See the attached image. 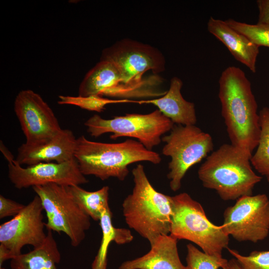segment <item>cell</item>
<instances>
[{
  "mask_svg": "<svg viewBox=\"0 0 269 269\" xmlns=\"http://www.w3.org/2000/svg\"><path fill=\"white\" fill-rule=\"evenodd\" d=\"M221 114L233 145L252 156L261 134L258 105L244 72L231 66L219 80Z\"/></svg>",
  "mask_w": 269,
  "mask_h": 269,
  "instance_id": "6da1fadb",
  "label": "cell"
},
{
  "mask_svg": "<svg viewBox=\"0 0 269 269\" xmlns=\"http://www.w3.org/2000/svg\"><path fill=\"white\" fill-rule=\"evenodd\" d=\"M74 157L83 175L102 180L115 177L123 181L129 174V165L141 161L157 164L161 161L158 153L147 149L138 140L107 143L91 141L84 135L77 138Z\"/></svg>",
  "mask_w": 269,
  "mask_h": 269,
  "instance_id": "7a4b0ae2",
  "label": "cell"
},
{
  "mask_svg": "<svg viewBox=\"0 0 269 269\" xmlns=\"http://www.w3.org/2000/svg\"><path fill=\"white\" fill-rule=\"evenodd\" d=\"M252 156L231 144H224L206 158L198 170L203 186L214 190L223 200L253 195L262 180L253 170Z\"/></svg>",
  "mask_w": 269,
  "mask_h": 269,
  "instance_id": "3957f363",
  "label": "cell"
},
{
  "mask_svg": "<svg viewBox=\"0 0 269 269\" xmlns=\"http://www.w3.org/2000/svg\"><path fill=\"white\" fill-rule=\"evenodd\" d=\"M132 172L134 185L123 202V216L128 226L151 244L158 237L170 234L172 196L153 187L142 164Z\"/></svg>",
  "mask_w": 269,
  "mask_h": 269,
  "instance_id": "277c9868",
  "label": "cell"
},
{
  "mask_svg": "<svg viewBox=\"0 0 269 269\" xmlns=\"http://www.w3.org/2000/svg\"><path fill=\"white\" fill-rule=\"evenodd\" d=\"M100 60L113 63L128 84L146 92L150 97L163 96L167 91L159 88L162 81L158 76L143 77L149 71L157 74L165 70L164 58L153 47L124 39L103 50Z\"/></svg>",
  "mask_w": 269,
  "mask_h": 269,
  "instance_id": "5b68a950",
  "label": "cell"
},
{
  "mask_svg": "<svg viewBox=\"0 0 269 269\" xmlns=\"http://www.w3.org/2000/svg\"><path fill=\"white\" fill-rule=\"evenodd\" d=\"M172 201L170 235L177 240L195 244L209 255L222 257V251L228 248L229 236L222 226L210 222L201 204L188 193L172 196Z\"/></svg>",
  "mask_w": 269,
  "mask_h": 269,
  "instance_id": "8992f818",
  "label": "cell"
},
{
  "mask_svg": "<svg viewBox=\"0 0 269 269\" xmlns=\"http://www.w3.org/2000/svg\"><path fill=\"white\" fill-rule=\"evenodd\" d=\"M161 141L164 143L162 154L171 158L167 176L174 192L180 189L187 171L207 157L214 146L211 135L195 125L174 124L169 134L162 137Z\"/></svg>",
  "mask_w": 269,
  "mask_h": 269,
  "instance_id": "52a82bcc",
  "label": "cell"
},
{
  "mask_svg": "<svg viewBox=\"0 0 269 269\" xmlns=\"http://www.w3.org/2000/svg\"><path fill=\"white\" fill-rule=\"evenodd\" d=\"M84 125L92 136L111 133L112 139L123 136L134 138L149 150L159 145L162 135L170 132L174 125L158 109L148 114H127L110 119L94 115Z\"/></svg>",
  "mask_w": 269,
  "mask_h": 269,
  "instance_id": "ba28073f",
  "label": "cell"
},
{
  "mask_svg": "<svg viewBox=\"0 0 269 269\" xmlns=\"http://www.w3.org/2000/svg\"><path fill=\"white\" fill-rule=\"evenodd\" d=\"M32 188L46 212L47 230L64 233L71 245L78 247L91 227V218L73 200L66 186L49 183Z\"/></svg>",
  "mask_w": 269,
  "mask_h": 269,
  "instance_id": "9c48e42d",
  "label": "cell"
},
{
  "mask_svg": "<svg viewBox=\"0 0 269 269\" xmlns=\"http://www.w3.org/2000/svg\"><path fill=\"white\" fill-rule=\"evenodd\" d=\"M223 217L224 231L237 241H263L269 234V199L265 194L241 197Z\"/></svg>",
  "mask_w": 269,
  "mask_h": 269,
  "instance_id": "30bf717a",
  "label": "cell"
},
{
  "mask_svg": "<svg viewBox=\"0 0 269 269\" xmlns=\"http://www.w3.org/2000/svg\"><path fill=\"white\" fill-rule=\"evenodd\" d=\"M5 158L8 162L9 179L19 189L49 183L69 186L88 182L75 157L62 163H39L26 167H22L12 154Z\"/></svg>",
  "mask_w": 269,
  "mask_h": 269,
  "instance_id": "8fae6325",
  "label": "cell"
},
{
  "mask_svg": "<svg viewBox=\"0 0 269 269\" xmlns=\"http://www.w3.org/2000/svg\"><path fill=\"white\" fill-rule=\"evenodd\" d=\"M44 210L40 198L36 195L11 220L0 225V244L9 252L11 259L21 254L25 245L37 248L44 242Z\"/></svg>",
  "mask_w": 269,
  "mask_h": 269,
  "instance_id": "7c38bea8",
  "label": "cell"
},
{
  "mask_svg": "<svg viewBox=\"0 0 269 269\" xmlns=\"http://www.w3.org/2000/svg\"><path fill=\"white\" fill-rule=\"evenodd\" d=\"M14 111L26 144L45 141L62 129L51 108L31 90H23L18 93L14 102Z\"/></svg>",
  "mask_w": 269,
  "mask_h": 269,
  "instance_id": "4fadbf2b",
  "label": "cell"
},
{
  "mask_svg": "<svg viewBox=\"0 0 269 269\" xmlns=\"http://www.w3.org/2000/svg\"><path fill=\"white\" fill-rule=\"evenodd\" d=\"M77 138L68 129H61L41 143L22 144L17 149L16 161L27 166L43 162L62 163L74 158Z\"/></svg>",
  "mask_w": 269,
  "mask_h": 269,
  "instance_id": "5bb4252c",
  "label": "cell"
},
{
  "mask_svg": "<svg viewBox=\"0 0 269 269\" xmlns=\"http://www.w3.org/2000/svg\"><path fill=\"white\" fill-rule=\"evenodd\" d=\"M128 85L117 67L112 62L100 60L82 81L79 97L122 98L127 93Z\"/></svg>",
  "mask_w": 269,
  "mask_h": 269,
  "instance_id": "9a60e30c",
  "label": "cell"
},
{
  "mask_svg": "<svg viewBox=\"0 0 269 269\" xmlns=\"http://www.w3.org/2000/svg\"><path fill=\"white\" fill-rule=\"evenodd\" d=\"M177 240L170 234L158 237L143 256L123 263L119 269H190L180 261Z\"/></svg>",
  "mask_w": 269,
  "mask_h": 269,
  "instance_id": "2e32d148",
  "label": "cell"
},
{
  "mask_svg": "<svg viewBox=\"0 0 269 269\" xmlns=\"http://www.w3.org/2000/svg\"><path fill=\"white\" fill-rule=\"evenodd\" d=\"M208 31L225 46L238 61L256 72V61L259 47L246 36L230 26L225 21L211 16L207 22Z\"/></svg>",
  "mask_w": 269,
  "mask_h": 269,
  "instance_id": "e0dca14e",
  "label": "cell"
},
{
  "mask_svg": "<svg viewBox=\"0 0 269 269\" xmlns=\"http://www.w3.org/2000/svg\"><path fill=\"white\" fill-rule=\"evenodd\" d=\"M182 85L180 78L174 77L171 79L168 90L164 95L146 102L156 106L174 124L195 125L197 117L195 105L182 97L181 93Z\"/></svg>",
  "mask_w": 269,
  "mask_h": 269,
  "instance_id": "ac0fdd59",
  "label": "cell"
},
{
  "mask_svg": "<svg viewBox=\"0 0 269 269\" xmlns=\"http://www.w3.org/2000/svg\"><path fill=\"white\" fill-rule=\"evenodd\" d=\"M61 254L52 231L47 230L44 242L28 253L21 254L10 260V269H57Z\"/></svg>",
  "mask_w": 269,
  "mask_h": 269,
  "instance_id": "d6986e66",
  "label": "cell"
},
{
  "mask_svg": "<svg viewBox=\"0 0 269 269\" xmlns=\"http://www.w3.org/2000/svg\"><path fill=\"white\" fill-rule=\"evenodd\" d=\"M99 222L102 237L97 254L92 264V269H107L108 251L111 242L123 245L130 243L134 239L129 229L117 228L113 225L112 213L109 206L103 210Z\"/></svg>",
  "mask_w": 269,
  "mask_h": 269,
  "instance_id": "ffe728a7",
  "label": "cell"
},
{
  "mask_svg": "<svg viewBox=\"0 0 269 269\" xmlns=\"http://www.w3.org/2000/svg\"><path fill=\"white\" fill-rule=\"evenodd\" d=\"M73 200L91 219L99 221L103 210L109 205V187L104 186L95 191H88L79 186H66Z\"/></svg>",
  "mask_w": 269,
  "mask_h": 269,
  "instance_id": "44dd1931",
  "label": "cell"
},
{
  "mask_svg": "<svg viewBox=\"0 0 269 269\" xmlns=\"http://www.w3.org/2000/svg\"><path fill=\"white\" fill-rule=\"evenodd\" d=\"M261 134L256 152L251 158L255 169L269 182V108L259 113Z\"/></svg>",
  "mask_w": 269,
  "mask_h": 269,
  "instance_id": "7402d4cb",
  "label": "cell"
},
{
  "mask_svg": "<svg viewBox=\"0 0 269 269\" xmlns=\"http://www.w3.org/2000/svg\"><path fill=\"white\" fill-rule=\"evenodd\" d=\"M232 28L246 36L253 44L259 47H269V25L241 22L230 18L225 20Z\"/></svg>",
  "mask_w": 269,
  "mask_h": 269,
  "instance_id": "603a6c76",
  "label": "cell"
},
{
  "mask_svg": "<svg viewBox=\"0 0 269 269\" xmlns=\"http://www.w3.org/2000/svg\"><path fill=\"white\" fill-rule=\"evenodd\" d=\"M187 251L186 261L190 269H218L228 261L222 257L209 255L192 244H187Z\"/></svg>",
  "mask_w": 269,
  "mask_h": 269,
  "instance_id": "cb8c5ba5",
  "label": "cell"
},
{
  "mask_svg": "<svg viewBox=\"0 0 269 269\" xmlns=\"http://www.w3.org/2000/svg\"><path fill=\"white\" fill-rule=\"evenodd\" d=\"M242 269H269V250L254 251L244 256L236 250L227 248Z\"/></svg>",
  "mask_w": 269,
  "mask_h": 269,
  "instance_id": "d4e9b609",
  "label": "cell"
},
{
  "mask_svg": "<svg viewBox=\"0 0 269 269\" xmlns=\"http://www.w3.org/2000/svg\"><path fill=\"white\" fill-rule=\"evenodd\" d=\"M25 207V205L0 195V219L8 216L14 217Z\"/></svg>",
  "mask_w": 269,
  "mask_h": 269,
  "instance_id": "484cf974",
  "label": "cell"
},
{
  "mask_svg": "<svg viewBox=\"0 0 269 269\" xmlns=\"http://www.w3.org/2000/svg\"><path fill=\"white\" fill-rule=\"evenodd\" d=\"M257 3L259 12L257 23L269 25V0H258Z\"/></svg>",
  "mask_w": 269,
  "mask_h": 269,
  "instance_id": "4316f807",
  "label": "cell"
},
{
  "mask_svg": "<svg viewBox=\"0 0 269 269\" xmlns=\"http://www.w3.org/2000/svg\"><path fill=\"white\" fill-rule=\"evenodd\" d=\"M11 260L9 251L2 245L0 244V267H3L4 261Z\"/></svg>",
  "mask_w": 269,
  "mask_h": 269,
  "instance_id": "83f0119b",
  "label": "cell"
},
{
  "mask_svg": "<svg viewBox=\"0 0 269 269\" xmlns=\"http://www.w3.org/2000/svg\"><path fill=\"white\" fill-rule=\"evenodd\" d=\"M222 269H242L235 259H232L227 261V262L222 268Z\"/></svg>",
  "mask_w": 269,
  "mask_h": 269,
  "instance_id": "f1b7e54d",
  "label": "cell"
},
{
  "mask_svg": "<svg viewBox=\"0 0 269 269\" xmlns=\"http://www.w3.org/2000/svg\"><path fill=\"white\" fill-rule=\"evenodd\" d=\"M0 269H5L3 267H0Z\"/></svg>",
  "mask_w": 269,
  "mask_h": 269,
  "instance_id": "f546056e",
  "label": "cell"
}]
</instances>
